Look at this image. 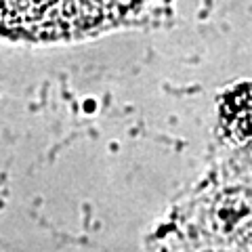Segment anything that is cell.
Masks as SVG:
<instances>
[{"label":"cell","mask_w":252,"mask_h":252,"mask_svg":"<svg viewBox=\"0 0 252 252\" xmlns=\"http://www.w3.org/2000/svg\"><path fill=\"white\" fill-rule=\"evenodd\" d=\"M154 0H0V28L30 40H69L139 17Z\"/></svg>","instance_id":"obj_1"}]
</instances>
